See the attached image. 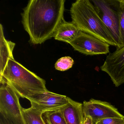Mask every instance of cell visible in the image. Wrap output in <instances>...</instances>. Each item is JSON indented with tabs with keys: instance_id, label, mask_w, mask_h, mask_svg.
Masks as SVG:
<instances>
[{
	"instance_id": "1",
	"label": "cell",
	"mask_w": 124,
	"mask_h": 124,
	"mask_svg": "<svg viewBox=\"0 0 124 124\" xmlns=\"http://www.w3.org/2000/svg\"><path fill=\"white\" fill-rule=\"evenodd\" d=\"M64 0H31L22 14V23L34 45L54 37L64 20Z\"/></svg>"
},
{
	"instance_id": "2",
	"label": "cell",
	"mask_w": 124,
	"mask_h": 124,
	"mask_svg": "<svg viewBox=\"0 0 124 124\" xmlns=\"http://www.w3.org/2000/svg\"><path fill=\"white\" fill-rule=\"evenodd\" d=\"M0 83L11 86L21 98L29 100L34 96L48 91L46 81L16 61L13 57L0 75Z\"/></svg>"
},
{
	"instance_id": "3",
	"label": "cell",
	"mask_w": 124,
	"mask_h": 124,
	"mask_svg": "<svg viewBox=\"0 0 124 124\" xmlns=\"http://www.w3.org/2000/svg\"><path fill=\"white\" fill-rule=\"evenodd\" d=\"M72 22L81 31L106 42L109 45H117L111 34L99 17L91 1L78 0L70 9Z\"/></svg>"
},
{
	"instance_id": "4",
	"label": "cell",
	"mask_w": 124,
	"mask_h": 124,
	"mask_svg": "<svg viewBox=\"0 0 124 124\" xmlns=\"http://www.w3.org/2000/svg\"><path fill=\"white\" fill-rule=\"evenodd\" d=\"M91 1L116 45V49H120L122 47V46L120 31V0H98Z\"/></svg>"
},
{
	"instance_id": "5",
	"label": "cell",
	"mask_w": 124,
	"mask_h": 124,
	"mask_svg": "<svg viewBox=\"0 0 124 124\" xmlns=\"http://www.w3.org/2000/svg\"><path fill=\"white\" fill-rule=\"evenodd\" d=\"M19 95L9 85L0 83V113L13 124H28L24 116Z\"/></svg>"
},
{
	"instance_id": "6",
	"label": "cell",
	"mask_w": 124,
	"mask_h": 124,
	"mask_svg": "<svg viewBox=\"0 0 124 124\" xmlns=\"http://www.w3.org/2000/svg\"><path fill=\"white\" fill-rule=\"evenodd\" d=\"M69 44L75 50L86 55L107 54L109 53L108 44L82 31Z\"/></svg>"
},
{
	"instance_id": "7",
	"label": "cell",
	"mask_w": 124,
	"mask_h": 124,
	"mask_svg": "<svg viewBox=\"0 0 124 124\" xmlns=\"http://www.w3.org/2000/svg\"><path fill=\"white\" fill-rule=\"evenodd\" d=\"M101 70L106 73L116 87L124 83V46L107 56Z\"/></svg>"
},
{
	"instance_id": "8",
	"label": "cell",
	"mask_w": 124,
	"mask_h": 124,
	"mask_svg": "<svg viewBox=\"0 0 124 124\" xmlns=\"http://www.w3.org/2000/svg\"><path fill=\"white\" fill-rule=\"evenodd\" d=\"M29 100L31 107L42 114L47 112L59 110L68 102L67 96L48 90L34 96Z\"/></svg>"
},
{
	"instance_id": "9",
	"label": "cell",
	"mask_w": 124,
	"mask_h": 124,
	"mask_svg": "<svg viewBox=\"0 0 124 124\" xmlns=\"http://www.w3.org/2000/svg\"><path fill=\"white\" fill-rule=\"evenodd\" d=\"M84 117L90 116L94 123L97 120L109 117L124 118L117 108L106 101L91 99L83 103Z\"/></svg>"
},
{
	"instance_id": "10",
	"label": "cell",
	"mask_w": 124,
	"mask_h": 124,
	"mask_svg": "<svg viewBox=\"0 0 124 124\" xmlns=\"http://www.w3.org/2000/svg\"><path fill=\"white\" fill-rule=\"evenodd\" d=\"M68 102L61 109L67 124H83L85 117L83 104L67 97Z\"/></svg>"
},
{
	"instance_id": "11",
	"label": "cell",
	"mask_w": 124,
	"mask_h": 124,
	"mask_svg": "<svg viewBox=\"0 0 124 124\" xmlns=\"http://www.w3.org/2000/svg\"><path fill=\"white\" fill-rule=\"evenodd\" d=\"M81 31L72 22L63 20L59 26L54 36L56 40L69 43L74 39Z\"/></svg>"
},
{
	"instance_id": "12",
	"label": "cell",
	"mask_w": 124,
	"mask_h": 124,
	"mask_svg": "<svg viewBox=\"0 0 124 124\" xmlns=\"http://www.w3.org/2000/svg\"><path fill=\"white\" fill-rule=\"evenodd\" d=\"M0 72L1 75L7 66L8 61L13 56V51L16 44L11 41H8L5 38L3 33V27L0 24Z\"/></svg>"
},
{
	"instance_id": "13",
	"label": "cell",
	"mask_w": 124,
	"mask_h": 124,
	"mask_svg": "<svg viewBox=\"0 0 124 124\" xmlns=\"http://www.w3.org/2000/svg\"><path fill=\"white\" fill-rule=\"evenodd\" d=\"M23 112L28 124H46L42 114L33 107L23 108Z\"/></svg>"
},
{
	"instance_id": "14",
	"label": "cell",
	"mask_w": 124,
	"mask_h": 124,
	"mask_svg": "<svg viewBox=\"0 0 124 124\" xmlns=\"http://www.w3.org/2000/svg\"><path fill=\"white\" fill-rule=\"evenodd\" d=\"M43 115L46 124H67L61 109L47 112Z\"/></svg>"
},
{
	"instance_id": "15",
	"label": "cell",
	"mask_w": 124,
	"mask_h": 124,
	"mask_svg": "<svg viewBox=\"0 0 124 124\" xmlns=\"http://www.w3.org/2000/svg\"><path fill=\"white\" fill-rule=\"evenodd\" d=\"M74 61L70 56L62 57L57 61L55 65V69L59 71H66L72 67Z\"/></svg>"
},
{
	"instance_id": "16",
	"label": "cell",
	"mask_w": 124,
	"mask_h": 124,
	"mask_svg": "<svg viewBox=\"0 0 124 124\" xmlns=\"http://www.w3.org/2000/svg\"><path fill=\"white\" fill-rule=\"evenodd\" d=\"M119 15L120 31L123 47L124 46V0H120Z\"/></svg>"
},
{
	"instance_id": "17",
	"label": "cell",
	"mask_w": 124,
	"mask_h": 124,
	"mask_svg": "<svg viewBox=\"0 0 124 124\" xmlns=\"http://www.w3.org/2000/svg\"><path fill=\"white\" fill-rule=\"evenodd\" d=\"M94 124H124V118L109 117L97 120Z\"/></svg>"
},
{
	"instance_id": "18",
	"label": "cell",
	"mask_w": 124,
	"mask_h": 124,
	"mask_svg": "<svg viewBox=\"0 0 124 124\" xmlns=\"http://www.w3.org/2000/svg\"><path fill=\"white\" fill-rule=\"evenodd\" d=\"M0 124H13V123L6 117L0 114Z\"/></svg>"
},
{
	"instance_id": "19",
	"label": "cell",
	"mask_w": 124,
	"mask_h": 124,
	"mask_svg": "<svg viewBox=\"0 0 124 124\" xmlns=\"http://www.w3.org/2000/svg\"><path fill=\"white\" fill-rule=\"evenodd\" d=\"M83 124H94V122L90 116L85 117V121Z\"/></svg>"
}]
</instances>
